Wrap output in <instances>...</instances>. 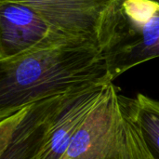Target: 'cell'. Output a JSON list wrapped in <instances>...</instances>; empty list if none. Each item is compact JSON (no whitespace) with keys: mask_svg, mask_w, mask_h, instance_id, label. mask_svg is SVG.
I'll list each match as a JSON object with an SVG mask.
<instances>
[{"mask_svg":"<svg viewBox=\"0 0 159 159\" xmlns=\"http://www.w3.org/2000/svg\"><path fill=\"white\" fill-rule=\"evenodd\" d=\"M97 43L73 39L0 61V119L50 97L113 82Z\"/></svg>","mask_w":159,"mask_h":159,"instance_id":"cell-1","label":"cell"},{"mask_svg":"<svg viewBox=\"0 0 159 159\" xmlns=\"http://www.w3.org/2000/svg\"><path fill=\"white\" fill-rule=\"evenodd\" d=\"M112 79L159 57V2L114 0L97 36Z\"/></svg>","mask_w":159,"mask_h":159,"instance_id":"cell-2","label":"cell"},{"mask_svg":"<svg viewBox=\"0 0 159 159\" xmlns=\"http://www.w3.org/2000/svg\"><path fill=\"white\" fill-rule=\"evenodd\" d=\"M73 39L35 8L20 2H0V61Z\"/></svg>","mask_w":159,"mask_h":159,"instance_id":"cell-3","label":"cell"},{"mask_svg":"<svg viewBox=\"0 0 159 159\" xmlns=\"http://www.w3.org/2000/svg\"><path fill=\"white\" fill-rule=\"evenodd\" d=\"M62 96L44 99L0 119V159H38Z\"/></svg>","mask_w":159,"mask_h":159,"instance_id":"cell-4","label":"cell"},{"mask_svg":"<svg viewBox=\"0 0 159 159\" xmlns=\"http://www.w3.org/2000/svg\"><path fill=\"white\" fill-rule=\"evenodd\" d=\"M26 4L66 35L98 44L102 16L114 0H0Z\"/></svg>","mask_w":159,"mask_h":159,"instance_id":"cell-5","label":"cell"},{"mask_svg":"<svg viewBox=\"0 0 159 159\" xmlns=\"http://www.w3.org/2000/svg\"><path fill=\"white\" fill-rule=\"evenodd\" d=\"M112 82L89 85L63 94L62 101L38 159H61L76 130Z\"/></svg>","mask_w":159,"mask_h":159,"instance_id":"cell-6","label":"cell"},{"mask_svg":"<svg viewBox=\"0 0 159 159\" xmlns=\"http://www.w3.org/2000/svg\"><path fill=\"white\" fill-rule=\"evenodd\" d=\"M122 115L112 130L77 159H152L121 96Z\"/></svg>","mask_w":159,"mask_h":159,"instance_id":"cell-7","label":"cell"},{"mask_svg":"<svg viewBox=\"0 0 159 159\" xmlns=\"http://www.w3.org/2000/svg\"><path fill=\"white\" fill-rule=\"evenodd\" d=\"M126 102L150 157L159 159V101L138 94Z\"/></svg>","mask_w":159,"mask_h":159,"instance_id":"cell-8","label":"cell"},{"mask_svg":"<svg viewBox=\"0 0 159 159\" xmlns=\"http://www.w3.org/2000/svg\"><path fill=\"white\" fill-rule=\"evenodd\" d=\"M155 1H157V2H159V0H155Z\"/></svg>","mask_w":159,"mask_h":159,"instance_id":"cell-9","label":"cell"}]
</instances>
